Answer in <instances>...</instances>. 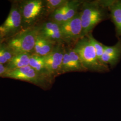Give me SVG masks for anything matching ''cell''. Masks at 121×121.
Masks as SVG:
<instances>
[{"label":"cell","mask_w":121,"mask_h":121,"mask_svg":"<svg viewBox=\"0 0 121 121\" xmlns=\"http://www.w3.org/2000/svg\"><path fill=\"white\" fill-rule=\"evenodd\" d=\"M70 58L72 61L76 71H85L86 69L83 66L77 53L73 50V48L67 49Z\"/></svg>","instance_id":"19"},{"label":"cell","mask_w":121,"mask_h":121,"mask_svg":"<svg viewBox=\"0 0 121 121\" xmlns=\"http://www.w3.org/2000/svg\"><path fill=\"white\" fill-rule=\"evenodd\" d=\"M29 65L39 73L48 75L53 78L48 73L46 69L45 56H40L35 54H32L30 55Z\"/></svg>","instance_id":"14"},{"label":"cell","mask_w":121,"mask_h":121,"mask_svg":"<svg viewBox=\"0 0 121 121\" xmlns=\"http://www.w3.org/2000/svg\"><path fill=\"white\" fill-rule=\"evenodd\" d=\"M60 28L63 43L75 44L81 38L82 33L79 12L72 19L61 24Z\"/></svg>","instance_id":"7"},{"label":"cell","mask_w":121,"mask_h":121,"mask_svg":"<svg viewBox=\"0 0 121 121\" xmlns=\"http://www.w3.org/2000/svg\"><path fill=\"white\" fill-rule=\"evenodd\" d=\"M86 36H87L90 41L91 42V43H92V45L95 48L98 60L100 62L102 63L101 60V58L104 53V44L97 41L93 36L91 32Z\"/></svg>","instance_id":"18"},{"label":"cell","mask_w":121,"mask_h":121,"mask_svg":"<svg viewBox=\"0 0 121 121\" xmlns=\"http://www.w3.org/2000/svg\"><path fill=\"white\" fill-rule=\"evenodd\" d=\"M74 71H76V69L70 58L68 49H65L61 64V74Z\"/></svg>","instance_id":"15"},{"label":"cell","mask_w":121,"mask_h":121,"mask_svg":"<svg viewBox=\"0 0 121 121\" xmlns=\"http://www.w3.org/2000/svg\"><path fill=\"white\" fill-rule=\"evenodd\" d=\"M83 2V1L77 0L67 1L65 5L64 22L72 19L76 16L78 13V9Z\"/></svg>","instance_id":"13"},{"label":"cell","mask_w":121,"mask_h":121,"mask_svg":"<svg viewBox=\"0 0 121 121\" xmlns=\"http://www.w3.org/2000/svg\"><path fill=\"white\" fill-rule=\"evenodd\" d=\"M67 1V0H45L48 16L56 9L65 5Z\"/></svg>","instance_id":"20"},{"label":"cell","mask_w":121,"mask_h":121,"mask_svg":"<svg viewBox=\"0 0 121 121\" xmlns=\"http://www.w3.org/2000/svg\"><path fill=\"white\" fill-rule=\"evenodd\" d=\"M56 44L57 43L44 38L38 34L32 54L40 56H46L52 52Z\"/></svg>","instance_id":"10"},{"label":"cell","mask_w":121,"mask_h":121,"mask_svg":"<svg viewBox=\"0 0 121 121\" xmlns=\"http://www.w3.org/2000/svg\"><path fill=\"white\" fill-rule=\"evenodd\" d=\"M121 53V44L120 42L112 46H104V53L107 54H112L115 53Z\"/></svg>","instance_id":"22"},{"label":"cell","mask_w":121,"mask_h":121,"mask_svg":"<svg viewBox=\"0 0 121 121\" xmlns=\"http://www.w3.org/2000/svg\"><path fill=\"white\" fill-rule=\"evenodd\" d=\"M31 55L28 53H23L14 55L11 60L4 65L6 72L28 66Z\"/></svg>","instance_id":"11"},{"label":"cell","mask_w":121,"mask_h":121,"mask_svg":"<svg viewBox=\"0 0 121 121\" xmlns=\"http://www.w3.org/2000/svg\"><path fill=\"white\" fill-rule=\"evenodd\" d=\"M3 42V39H2V37L1 36V35L0 34V44Z\"/></svg>","instance_id":"24"},{"label":"cell","mask_w":121,"mask_h":121,"mask_svg":"<svg viewBox=\"0 0 121 121\" xmlns=\"http://www.w3.org/2000/svg\"><path fill=\"white\" fill-rule=\"evenodd\" d=\"M106 3L117 32L121 35V1H106Z\"/></svg>","instance_id":"12"},{"label":"cell","mask_w":121,"mask_h":121,"mask_svg":"<svg viewBox=\"0 0 121 121\" xmlns=\"http://www.w3.org/2000/svg\"><path fill=\"white\" fill-rule=\"evenodd\" d=\"M22 17V29L39 25L48 18L45 0H18Z\"/></svg>","instance_id":"2"},{"label":"cell","mask_w":121,"mask_h":121,"mask_svg":"<svg viewBox=\"0 0 121 121\" xmlns=\"http://www.w3.org/2000/svg\"><path fill=\"white\" fill-rule=\"evenodd\" d=\"M38 34V28L36 26L22 29L3 42L13 56L23 53L32 54Z\"/></svg>","instance_id":"3"},{"label":"cell","mask_w":121,"mask_h":121,"mask_svg":"<svg viewBox=\"0 0 121 121\" xmlns=\"http://www.w3.org/2000/svg\"><path fill=\"white\" fill-rule=\"evenodd\" d=\"M37 26L38 34L44 38L57 44L63 43L60 25L48 19Z\"/></svg>","instance_id":"9"},{"label":"cell","mask_w":121,"mask_h":121,"mask_svg":"<svg viewBox=\"0 0 121 121\" xmlns=\"http://www.w3.org/2000/svg\"><path fill=\"white\" fill-rule=\"evenodd\" d=\"M87 70L101 72L108 70V65L99 61L95 49L87 36L79 39L73 48Z\"/></svg>","instance_id":"4"},{"label":"cell","mask_w":121,"mask_h":121,"mask_svg":"<svg viewBox=\"0 0 121 121\" xmlns=\"http://www.w3.org/2000/svg\"><path fill=\"white\" fill-rule=\"evenodd\" d=\"M121 52L115 53L112 54H107L104 53L101 58V62L105 65L108 64H112L116 62L119 56H120Z\"/></svg>","instance_id":"21"},{"label":"cell","mask_w":121,"mask_h":121,"mask_svg":"<svg viewBox=\"0 0 121 121\" xmlns=\"http://www.w3.org/2000/svg\"><path fill=\"white\" fill-rule=\"evenodd\" d=\"M63 43L57 44L53 50L45 56L46 69L53 78L61 74V67L65 51Z\"/></svg>","instance_id":"8"},{"label":"cell","mask_w":121,"mask_h":121,"mask_svg":"<svg viewBox=\"0 0 121 121\" xmlns=\"http://www.w3.org/2000/svg\"><path fill=\"white\" fill-rule=\"evenodd\" d=\"M6 72L7 71L4 65L0 64V77H2Z\"/></svg>","instance_id":"23"},{"label":"cell","mask_w":121,"mask_h":121,"mask_svg":"<svg viewBox=\"0 0 121 121\" xmlns=\"http://www.w3.org/2000/svg\"><path fill=\"white\" fill-rule=\"evenodd\" d=\"M65 5L58 9H56L52 12L48 16V19L55 22L60 25L62 24L64 22Z\"/></svg>","instance_id":"17"},{"label":"cell","mask_w":121,"mask_h":121,"mask_svg":"<svg viewBox=\"0 0 121 121\" xmlns=\"http://www.w3.org/2000/svg\"><path fill=\"white\" fill-rule=\"evenodd\" d=\"M13 56L12 52L3 42L0 44V64L5 65Z\"/></svg>","instance_id":"16"},{"label":"cell","mask_w":121,"mask_h":121,"mask_svg":"<svg viewBox=\"0 0 121 121\" xmlns=\"http://www.w3.org/2000/svg\"><path fill=\"white\" fill-rule=\"evenodd\" d=\"M107 7L106 1H83L79 12L82 26L81 38L91 33L95 26L105 18Z\"/></svg>","instance_id":"1"},{"label":"cell","mask_w":121,"mask_h":121,"mask_svg":"<svg viewBox=\"0 0 121 121\" xmlns=\"http://www.w3.org/2000/svg\"><path fill=\"white\" fill-rule=\"evenodd\" d=\"M22 30V15L18 0H13L7 17L0 25V34L3 42Z\"/></svg>","instance_id":"6"},{"label":"cell","mask_w":121,"mask_h":121,"mask_svg":"<svg viewBox=\"0 0 121 121\" xmlns=\"http://www.w3.org/2000/svg\"><path fill=\"white\" fill-rule=\"evenodd\" d=\"M2 77L30 82L43 88L49 87L54 80L49 75L36 71L29 65L7 72Z\"/></svg>","instance_id":"5"}]
</instances>
